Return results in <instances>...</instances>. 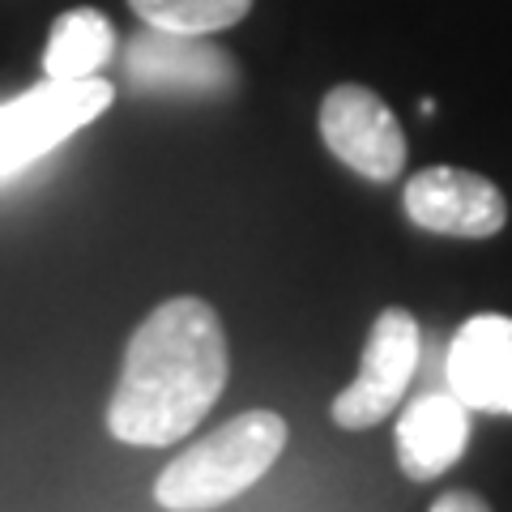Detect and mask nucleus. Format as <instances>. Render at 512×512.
I'll use <instances>...</instances> for the list:
<instances>
[{"label": "nucleus", "mask_w": 512, "mask_h": 512, "mask_svg": "<svg viewBox=\"0 0 512 512\" xmlns=\"http://www.w3.org/2000/svg\"><path fill=\"white\" fill-rule=\"evenodd\" d=\"M227 333L205 299L175 295L141 320L124 346L107 402V431L120 444H180L227 389Z\"/></svg>", "instance_id": "obj_1"}, {"label": "nucleus", "mask_w": 512, "mask_h": 512, "mask_svg": "<svg viewBox=\"0 0 512 512\" xmlns=\"http://www.w3.org/2000/svg\"><path fill=\"white\" fill-rule=\"evenodd\" d=\"M286 448V419L274 410L235 414L205 440L184 448L154 478V500L167 512H210L244 495L274 470Z\"/></svg>", "instance_id": "obj_2"}, {"label": "nucleus", "mask_w": 512, "mask_h": 512, "mask_svg": "<svg viewBox=\"0 0 512 512\" xmlns=\"http://www.w3.org/2000/svg\"><path fill=\"white\" fill-rule=\"evenodd\" d=\"M111 99L116 90L103 77H82V82L43 77L35 90L0 103V180L26 171L35 158L69 141L77 128L94 124L111 107Z\"/></svg>", "instance_id": "obj_3"}, {"label": "nucleus", "mask_w": 512, "mask_h": 512, "mask_svg": "<svg viewBox=\"0 0 512 512\" xmlns=\"http://www.w3.org/2000/svg\"><path fill=\"white\" fill-rule=\"evenodd\" d=\"M419 342V320L406 308H384L367 333L359 376L329 406L333 423L346 431H363L389 419L410 389L414 367H419Z\"/></svg>", "instance_id": "obj_4"}, {"label": "nucleus", "mask_w": 512, "mask_h": 512, "mask_svg": "<svg viewBox=\"0 0 512 512\" xmlns=\"http://www.w3.org/2000/svg\"><path fill=\"white\" fill-rule=\"evenodd\" d=\"M320 137L342 167L367 184H389L406 171V133L393 107L367 86H333L320 103Z\"/></svg>", "instance_id": "obj_5"}, {"label": "nucleus", "mask_w": 512, "mask_h": 512, "mask_svg": "<svg viewBox=\"0 0 512 512\" xmlns=\"http://www.w3.org/2000/svg\"><path fill=\"white\" fill-rule=\"evenodd\" d=\"M124 77L146 94H197V99H222L239 86V69L227 47L205 35H171L150 26L128 39Z\"/></svg>", "instance_id": "obj_6"}, {"label": "nucleus", "mask_w": 512, "mask_h": 512, "mask_svg": "<svg viewBox=\"0 0 512 512\" xmlns=\"http://www.w3.org/2000/svg\"><path fill=\"white\" fill-rule=\"evenodd\" d=\"M406 218L431 235L491 239L504 231L508 201L487 175L461 167H427L406 180Z\"/></svg>", "instance_id": "obj_7"}, {"label": "nucleus", "mask_w": 512, "mask_h": 512, "mask_svg": "<svg viewBox=\"0 0 512 512\" xmlns=\"http://www.w3.org/2000/svg\"><path fill=\"white\" fill-rule=\"evenodd\" d=\"M448 384L470 414H512V316L478 312L453 333Z\"/></svg>", "instance_id": "obj_8"}, {"label": "nucleus", "mask_w": 512, "mask_h": 512, "mask_svg": "<svg viewBox=\"0 0 512 512\" xmlns=\"http://www.w3.org/2000/svg\"><path fill=\"white\" fill-rule=\"evenodd\" d=\"M470 410L453 393H423L397 419V466L410 483H431L466 457Z\"/></svg>", "instance_id": "obj_9"}, {"label": "nucleus", "mask_w": 512, "mask_h": 512, "mask_svg": "<svg viewBox=\"0 0 512 512\" xmlns=\"http://www.w3.org/2000/svg\"><path fill=\"white\" fill-rule=\"evenodd\" d=\"M111 56H116V26L107 22V13L82 5L52 22L43 47V73L56 82H82V77H99Z\"/></svg>", "instance_id": "obj_10"}, {"label": "nucleus", "mask_w": 512, "mask_h": 512, "mask_svg": "<svg viewBox=\"0 0 512 512\" xmlns=\"http://www.w3.org/2000/svg\"><path fill=\"white\" fill-rule=\"evenodd\" d=\"M128 9L150 30L171 35H218L248 18L252 0H128Z\"/></svg>", "instance_id": "obj_11"}, {"label": "nucleus", "mask_w": 512, "mask_h": 512, "mask_svg": "<svg viewBox=\"0 0 512 512\" xmlns=\"http://www.w3.org/2000/svg\"><path fill=\"white\" fill-rule=\"evenodd\" d=\"M427 512H491V504L483 500V495H474V491H448Z\"/></svg>", "instance_id": "obj_12"}]
</instances>
